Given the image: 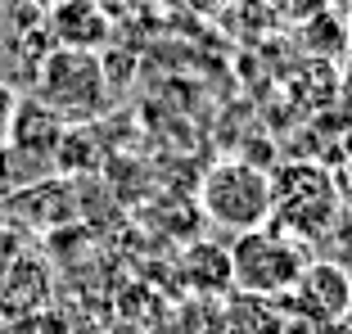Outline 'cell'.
I'll return each instance as SVG.
<instances>
[{"instance_id": "5b68a950", "label": "cell", "mask_w": 352, "mask_h": 334, "mask_svg": "<svg viewBox=\"0 0 352 334\" xmlns=\"http://www.w3.org/2000/svg\"><path fill=\"white\" fill-rule=\"evenodd\" d=\"M352 303V280L339 262H307V271L298 276L289 293H285V316L311 321L316 330L330 321H339Z\"/></svg>"}, {"instance_id": "8992f818", "label": "cell", "mask_w": 352, "mask_h": 334, "mask_svg": "<svg viewBox=\"0 0 352 334\" xmlns=\"http://www.w3.org/2000/svg\"><path fill=\"white\" fill-rule=\"evenodd\" d=\"M45 36L59 50H91L104 54L113 41V19L100 0H54L45 10Z\"/></svg>"}, {"instance_id": "3957f363", "label": "cell", "mask_w": 352, "mask_h": 334, "mask_svg": "<svg viewBox=\"0 0 352 334\" xmlns=\"http://www.w3.org/2000/svg\"><path fill=\"white\" fill-rule=\"evenodd\" d=\"M271 177V221L294 240L325 235L339 217V190L321 163H280Z\"/></svg>"}, {"instance_id": "7a4b0ae2", "label": "cell", "mask_w": 352, "mask_h": 334, "mask_svg": "<svg viewBox=\"0 0 352 334\" xmlns=\"http://www.w3.org/2000/svg\"><path fill=\"white\" fill-rule=\"evenodd\" d=\"M199 212L217 230L244 235L271 221V177L249 158H217L199 181Z\"/></svg>"}, {"instance_id": "52a82bcc", "label": "cell", "mask_w": 352, "mask_h": 334, "mask_svg": "<svg viewBox=\"0 0 352 334\" xmlns=\"http://www.w3.org/2000/svg\"><path fill=\"white\" fill-rule=\"evenodd\" d=\"M63 118H54L45 104H36L32 95H23L19 104H14V118H10V140H5V149H14V154L23 158V163H32L36 172H50L54 163V149H59V136H63Z\"/></svg>"}, {"instance_id": "277c9868", "label": "cell", "mask_w": 352, "mask_h": 334, "mask_svg": "<svg viewBox=\"0 0 352 334\" xmlns=\"http://www.w3.org/2000/svg\"><path fill=\"white\" fill-rule=\"evenodd\" d=\"M307 249L294 235L276 226H258L235 235L230 244V276L239 293H258V298H285L307 271Z\"/></svg>"}, {"instance_id": "8fae6325", "label": "cell", "mask_w": 352, "mask_h": 334, "mask_svg": "<svg viewBox=\"0 0 352 334\" xmlns=\"http://www.w3.org/2000/svg\"><path fill=\"white\" fill-rule=\"evenodd\" d=\"M104 163V145H100V131H95L91 122H73L63 126L59 136V149H54V172L59 177H86V172H95V167Z\"/></svg>"}, {"instance_id": "4fadbf2b", "label": "cell", "mask_w": 352, "mask_h": 334, "mask_svg": "<svg viewBox=\"0 0 352 334\" xmlns=\"http://www.w3.org/2000/svg\"><path fill=\"white\" fill-rule=\"evenodd\" d=\"M23 258V235L14 226V217L0 208V271H10V262Z\"/></svg>"}, {"instance_id": "9c48e42d", "label": "cell", "mask_w": 352, "mask_h": 334, "mask_svg": "<svg viewBox=\"0 0 352 334\" xmlns=\"http://www.w3.org/2000/svg\"><path fill=\"white\" fill-rule=\"evenodd\" d=\"M176 280L186 285L190 298H226L235 289V276H230V249L212 240H199L181 253L176 262Z\"/></svg>"}, {"instance_id": "5bb4252c", "label": "cell", "mask_w": 352, "mask_h": 334, "mask_svg": "<svg viewBox=\"0 0 352 334\" xmlns=\"http://www.w3.org/2000/svg\"><path fill=\"white\" fill-rule=\"evenodd\" d=\"M14 104H19V95H14V86L0 77V149H5V140H10V118H14Z\"/></svg>"}, {"instance_id": "6da1fadb", "label": "cell", "mask_w": 352, "mask_h": 334, "mask_svg": "<svg viewBox=\"0 0 352 334\" xmlns=\"http://www.w3.org/2000/svg\"><path fill=\"white\" fill-rule=\"evenodd\" d=\"M32 100L45 104L54 118L63 122H95V118L109 113L113 104V86L104 73V54L91 50H50L41 54L36 73H32Z\"/></svg>"}, {"instance_id": "ba28073f", "label": "cell", "mask_w": 352, "mask_h": 334, "mask_svg": "<svg viewBox=\"0 0 352 334\" xmlns=\"http://www.w3.org/2000/svg\"><path fill=\"white\" fill-rule=\"evenodd\" d=\"M45 298H50V267L41 258L10 262V271H0V321H28V316L45 312Z\"/></svg>"}, {"instance_id": "30bf717a", "label": "cell", "mask_w": 352, "mask_h": 334, "mask_svg": "<svg viewBox=\"0 0 352 334\" xmlns=\"http://www.w3.org/2000/svg\"><path fill=\"white\" fill-rule=\"evenodd\" d=\"M221 307H226V334H285L280 298H258V293L230 289L221 298Z\"/></svg>"}, {"instance_id": "7c38bea8", "label": "cell", "mask_w": 352, "mask_h": 334, "mask_svg": "<svg viewBox=\"0 0 352 334\" xmlns=\"http://www.w3.org/2000/svg\"><path fill=\"white\" fill-rule=\"evenodd\" d=\"M181 334H226L221 298H190L186 312H181Z\"/></svg>"}]
</instances>
